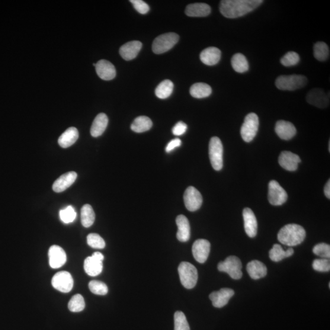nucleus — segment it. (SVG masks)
<instances>
[{
	"mask_svg": "<svg viewBox=\"0 0 330 330\" xmlns=\"http://www.w3.org/2000/svg\"><path fill=\"white\" fill-rule=\"evenodd\" d=\"M263 2L262 0H223L220 11L226 18H238L254 11Z\"/></svg>",
	"mask_w": 330,
	"mask_h": 330,
	"instance_id": "nucleus-1",
	"label": "nucleus"
},
{
	"mask_svg": "<svg viewBox=\"0 0 330 330\" xmlns=\"http://www.w3.org/2000/svg\"><path fill=\"white\" fill-rule=\"evenodd\" d=\"M305 238V230L297 224H289L284 226L278 235L279 242L290 247L301 244Z\"/></svg>",
	"mask_w": 330,
	"mask_h": 330,
	"instance_id": "nucleus-2",
	"label": "nucleus"
},
{
	"mask_svg": "<svg viewBox=\"0 0 330 330\" xmlns=\"http://www.w3.org/2000/svg\"><path fill=\"white\" fill-rule=\"evenodd\" d=\"M307 79L302 75H281L275 82L278 89L283 91H295L307 85Z\"/></svg>",
	"mask_w": 330,
	"mask_h": 330,
	"instance_id": "nucleus-3",
	"label": "nucleus"
},
{
	"mask_svg": "<svg viewBox=\"0 0 330 330\" xmlns=\"http://www.w3.org/2000/svg\"><path fill=\"white\" fill-rule=\"evenodd\" d=\"M181 283L186 289H193L196 286L198 274L196 267L187 262H182L178 267Z\"/></svg>",
	"mask_w": 330,
	"mask_h": 330,
	"instance_id": "nucleus-4",
	"label": "nucleus"
},
{
	"mask_svg": "<svg viewBox=\"0 0 330 330\" xmlns=\"http://www.w3.org/2000/svg\"><path fill=\"white\" fill-rule=\"evenodd\" d=\"M209 158L215 170L220 171L223 166V146L219 138L214 137L210 140Z\"/></svg>",
	"mask_w": 330,
	"mask_h": 330,
	"instance_id": "nucleus-5",
	"label": "nucleus"
},
{
	"mask_svg": "<svg viewBox=\"0 0 330 330\" xmlns=\"http://www.w3.org/2000/svg\"><path fill=\"white\" fill-rule=\"evenodd\" d=\"M242 264L241 261L237 256H230L225 261L218 265L220 271L225 272L234 280H239L242 277Z\"/></svg>",
	"mask_w": 330,
	"mask_h": 330,
	"instance_id": "nucleus-6",
	"label": "nucleus"
},
{
	"mask_svg": "<svg viewBox=\"0 0 330 330\" xmlns=\"http://www.w3.org/2000/svg\"><path fill=\"white\" fill-rule=\"evenodd\" d=\"M179 40V35L174 33L160 35L156 38L153 42L152 50L153 53L162 54L168 52L178 43Z\"/></svg>",
	"mask_w": 330,
	"mask_h": 330,
	"instance_id": "nucleus-7",
	"label": "nucleus"
},
{
	"mask_svg": "<svg viewBox=\"0 0 330 330\" xmlns=\"http://www.w3.org/2000/svg\"><path fill=\"white\" fill-rule=\"evenodd\" d=\"M259 125V118L257 114L251 113L245 117L244 123L242 124L240 130V133L244 142L249 143L255 139L258 133Z\"/></svg>",
	"mask_w": 330,
	"mask_h": 330,
	"instance_id": "nucleus-8",
	"label": "nucleus"
},
{
	"mask_svg": "<svg viewBox=\"0 0 330 330\" xmlns=\"http://www.w3.org/2000/svg\"><path fill=\"white\" fill-rule=\"evenodd\" d=\"M104 256L102 253L95 252L86 258L84 262V269L86 274L91 277H96L103 270Z\"/></svg>",
	"mask_w": 330,
	"mask_h": 330,
	"instance_id": "nucleus-9",
	"label": "nucleus"
},
{
	"mask_svg": "<svg viewBox=\"0 0 330 330\" xmlns=\"http://www.w3.org/2000/svg\"><path fill=\"white\" fill-rule=\"evenodd\" d=\"M287 194L276 181H271L268 184V201L273 206H281L286 203Z\"/></svg>",
	"mask_w": 330,
	"mask_h": 330,
	"instance_id": "nucleus-10",
	"label": "nucleus"
},
{
	"mask_svg": "<svg viewBox=\"0 0 330 330\" xmlns=\"http://www.w3.org/2000/svg\"><path fill=\"white\" fill-rule=\"evenodd\" d=\"M52 284L54 289L63 293H68L73 286V280L69 272H57L52 278Z\"/></svg>",
	"mask_w": 330,
	"mask_h": 330,
	"instance_id": "nucleus-11",
	"label": "nucleus"
},
{
	"mask_svg": "<svg viewBox=\"0 0 330 330\" xmlns=\"http://www.w3.org/2000/svg\"><path fill=\"white\" fill-rule=\"evenodd\" d=\"M184 200L185 206L190 211H195L200 209L203 204V197L196 188L189 187L184 193Z\"/></svg>",
	"mask_w": 330,
	"mask_h": 330,
	"instance_id": "nucleus-12",
	"label": "nucleus"
},
{
	"mask_svg": "<svg viewBox=\"0 0 330 330\" xmlns=\"http://www.w3.org/2000/svg\"><path fill=\"white\" fill-rule=\"evenodd\" d=\"M307 103L319 108H325L329 104V96L322 89H313L306 95Z\"/></svg>",
	"mask_w": 330,
	"mask_h": 330,
	"instance_id": "nucleus-13",
	"label": "nucleus"
},
{
	"mask_svg": "<svg viewBox=\"0 0 330 330\" xmlns=\"http://www.w3.org/2000/svg\"><path fill=\"white\" fill-rule=\"evenodd\" d=\"M210 251V243L205 239L196 240L192 246L193 257L199 263L203 264L207 261Z\"/></svg>",
	"mask_w": 330,
	"mask_h": 330,
	"instance_id": "nucleus-14",
	"label": "nucleus"
},
{
	"mask_svg": "<svg viewBox=\"0 0 330 330\" xmlns=\"http://www.w3.org/2000/svg\"><path fill=\"white\" fill-rule=\"evenodd\" d=\"M235 293V291L229 288H222L219 291L211 293L209 298L214 307L221 308L228 303Z\"/></svg>",
	"mask_w": 330,
	"mask_h": 330,
	"instance_id": "nucleus-15",
	"label": "nucleus"
},
{
	"mask_svg": "<svg viewBox=\"0 0 330 330\" xmlns=\"http://www.w3.org/2000/svg\"><path fill=\"white\" fill-rule=\"evenodd\" d=\"M300 162L299 156L289 151L282 152L278 159L281 167L289 171H296Z\"/></svg>",
	"mask_w": 330,
	"mask_h": 330,
	"instance_id": "nucleus-16",
	"label": "nucleus"
},
{
	"mask_svg": "<svg viewBox=\"0 0 330 330\" xmlns=\"http://www.w3.org/2000/svg\"><path fill=\"white\" fill-rule=\"evenodd\" d=\"M95 67L99 77L105 81L113 80L116 76V69L113 64L107 60L99 61Z\"/></svg>",
	"mask_w": 330,
	"mask_h": 330,
	"instance_id": "nucleus-17",
	"label": "nucleus"
},
{
	"mask_svg": "<svg viewBox=\"0 0 330 330\" xmlns=\"http://www.w3.org/2000/svg\"><path fill=\"white\" fill-rule=\"evenodd\" d=\"M49 264L53 268H59L67 261L66 253L60 246L53 245L49 251Z\"/></svg>",
	"mask_w": 330,
	"mask_h": 330,
	"instance_id": "nucleus-18",
	"label": "nucleus"
},
{
	"mask_svg": "<svg viewBox=\"0 0 330 330\" xmlns=\"http://www.w3.org/2000/svg\"><path fill=\"white\" fill-rule=\"evenodd\" d=\"M243 217L246 235L249 238H255L258 232V222L254 212L249 208H245L243 211Z\"/></svg>",
	"mask_w": 330,
	"mask_h": 330,
	"instance_id": "nucleus-19",
	"label": "nucleus"
},
{
	"mask_svg": "<svg viewBox=\"0 0 330 330\" xmlns=\"http://www.w3.org/2000/svg\"><path fill=\"white\" fill-rule=\"evenodd\" d=\"M77 178V174L74 171L65 173L57 179L53 185V190L56 193H61L67 190L73 183Z\"/></svg>",
	"mask_w": 330,
	"mask_h": 330,
	"instance_id": "nucleus-20",
	"label": "nucleus"
},
{
	"mask_svg": "<svg viewBox=\"0 0 330 330\" xmlns=\"http://www.w3.org/2000/svg\"><path fill=\"white\" fill-rule=\"evenodd\" d=\"M275 132L281 139L289 140L296 135L297 130L290 122L280 120L277 122L275 126Z\"/></svg>",
	"mask_w": 330,
	"mask_h": 330,
	"instance_id": "nucleus-21",
	"label": "nucleus"
},
{
	"mask_svg": "<svg viewBox=\"0 0 330 330\" xmlns=\"http://www.w3.org/2000/svg\"><path fill=\"white\" fill-rule=\"evenodd\" d=\"M142 48V44L140 41L129 42L121 46L120 53L123 59L126 61L132 60L137 56Z\"/></svg>",
	"mask_w": 330,
	"mask_h": 330,
	"instance_id": "nucleus-22",
	"label": "nucleus"
},
{
	"mask_svg": "<svg viewBox=\"0 0 330 330\" xmlns=\"http://www.w3.org/2000/svg\"><path fill=\"white\" fill-rule=\"evenodd\" d=\"M178 226L177 238L181 242H187L190 238V226L187 217L180 215L176 218Z\"/></svg>",
	"mask_w": 330,
	"mask_h": 330,
	"instance_id": "nucleus-23",
	"label": "nucleus"
},
{
	"mask_svg": "<svg viewBox=\"0 0 330 330\" xmlns=\"http://www.w3.org/2000/svg\"><path fill=\"white\" fill-rule=\"evenodd\" d=\"M222 52L217 47H210L204 50L200 54V60L204 65L214 66L219 63Z\"/></svg>",
	"mask_w": 330,
	"mask_h": 330,
	"instance_id": "nucleus-24",
	"label": "nucleus"
},
{
	"mask_svg": "<svg viewBox=\"0 0 330 330\" xmlns=\"http://www.w3.org/2000/svg\"><path fill=\"white\" fill-rule=\"evenodd\" d=\"M210 6L203 3H197L189 5L185 9V14L189 17H206L210 14Z\"/></svg>",
	"mask_w": 330,
	"mask_h": 330,
	"instance_id": "nucleus-25",
	"label": "nucleus"
},
{
	"mask_svg": "<svg viewBox=\"0 0 330 330\" xmlns=\"http://www.w3.org/2000/svg\"><path fill=\"white\" fill-rule=\"evenodd\" d=\"M248 274L253 280H259L267 275V268L262 262L254 260L249 262L246 266Z\"/></svg>",
	"mask_w": 330,
	"mask_h": 330,
	"instance_id": "nucleus-26",
	"label": "nucleus"
},
{
	"mask_svg": "<svg viewBox=\"0 0 330 330\" xmlns=\"http://www.w3.org/2000/svg\"><path fill=\"white\" fill-rule=\"evenodd\" d=\"M108 118L104 113H100L95 117L91 128V134L93 137H99L104 133L107 129Z\"/></svg>",
	"mask_w": 330,
	"mask_h": 330,
	"instance_id": "nucleus-27",
	"label": "nucleus"
},
{
	"mask_svg": "<svg viewBox=\"0 0 330 330\" xmlns=\"http://www.w3.org/2000/svg\"><path fill=\"white\" fill-rule=\"evenodd\" d=\"M79 133L75 127H70L67 129L59 139V145L63 148H67L73 145L78 140Z\"/></svg>",
	"mask_w": 330,
	"mask_h": 330,
	"instance_id": "nucleus-28",
	"label": "nucleus"
},
{
	"mask_svg": "<svg viewBox=\"0 0 330 330\" xmlns=\"http://www.w3.org/2000/svg\"><path fill=\"white\" fill-rule=\"evenodd\" d=\"M294 253L293 248H289L285 251L280 245L275 244L269 252V256L272 261L280 262L285 258L290 257Z\"/></svg>",
	"mask_w": 330,
	"mask_h": 330,
	"instance_id": "nucleus-29",
	"label": "nucleus"
},
{
	"mask_svg": "<svg viewBox=\"0 0 330 330\" xmlns=\"http://www.w3.org/2000/svg\"><path fill=\"white\" fill-rule=\"evenodd\" d=\"M211 88L204 83H197L191 86L190 93L192 97L203 99L209 97L211 94Z\"/></svg>",
	"mask_w": 330,
	"mask_h": 330,
	"instance_id": "nucleus-30",
	"label": "nucleus"
},
{
	"mask_svg": "<svg viewBox=\"0 0 330 330\" xmlns=\"http://www.w3.org/2000/svg\"><path fill=\"white\" fill-rule=\"evenodd\" d=\"M152 125V122L149 118L141 116L134 120L130 127L134 132L143 133L151 129Z\"/></svg>",
	"mask_w": 330,
	"mask_h": 330,
	"instance_id": "nucleus-31",
	"label": "nucleus"
},
{
	"mask_svg": "<svg viewBox=\"0 0 330 330\" xmlns=\"http://www.w3.org/2000/svg\"><path fill=\"white\" fill-rule=\"evenodd\" d=\"M231 65L234 70L238 73H244L249 69V64L242 53H236L232 57Z\"/></svg>",
	"mask_w": 330,
	"mask_h": 330,
	"instance_id": "nucleus-32",
	"label": "nucleus"
},
{
	"mask_svg": "<svg viewBox=\"0 0 330 330\" xmlns=\"http://www.w3.org/2000/svg\"><path fill=\"white\" fill-rule=\"evenodd\" d=\"M173 89H174V84L171 80H165L160 83L156 89V95L159 99L168 98L171 95Z\"/></svg>",
	"mask_w": 330,
	"mask_h": 330,
	"instance_id": "nucleus-33",
	"label": "nucleus"
},
{
	"mask_svg": "<svg viewBox=\"0 0 330 330\" xmlns=\"http://www.w3.org/2000/svg\"><path fill=\"white\" fill-rule=\"evenodd\" d=\"M95 213L92 207L89 204H85L81 210V222L85 227H89L93 225L95 221Z\"/></svg>",
	"mask_w": 330,
	"mask_h": 330,
	"instance_id": "nucleus-34",
	"label": "nucleus"
},
{
	"mask_svg": "<svg viewBox=\"0 0 330 330\" xmlns=\"http://www.w3.org/2000/svg\"><path fill=\"white\" fill-rule=\"evenodd\" d=\"M314 55L320 62H325L329 56V47L323 42H317L314 46Z\"/></svg>",
	"mask_w": 330,
	"mask_h": 330,
	"instance_id": "nucleus-35",
	"label": "nucleus"
},
{
	"mask_svg": "<svg viewBox=\"0 0 330 330\" xmlns=\"http://www.w3.org/2000/svg\"><path fill=\"white\" fill-rule=\"evenodd\" d=\"M69 309L73 313L81 312L85 307L84 298L82 295L76 294L73 296L68 304Z\"/></svg>",
	"mask_w": 330,
	"mask_h": 330,
	"instance_id": "nucleus-36",
	"label": "nucleus"
},
{
	"mask_svg": "<svg viewBox=\"0 0 330 330\" xmlns=\"http://www.w3.org/2000/svg\"><path fill=\"white\" fill-rule=\"evenodd\" d=\"M174 319V330H190L187 318L182 312H176Z\"/></svg>",
	"mask_w": 330,
	"mask_h": 330,
	"instance_id": "nucleus-37",
	"label": "nucleus"
},
{
	"mask_svg": "<svg viewBox=\"0 0 330 330\" xmlns=\"http://www.w3.org/2000/svg\"><path fill=\"white\" fill-rule=\"evenodd\" d=\"M89 290L91 293L99 296H105L108 293V287L103 282L93 280L89 282Z\"/></svg>",
	"mask_w": 330,
	"mask_h": 330,
	"instance_id": "nucleus-38",
	"label": "nucleus"
},
{
	"mask_svg": "<svg viewBox=\"0 0 330 330\" xmlns=\"http://www.w3.org/2000/svg\"><path fill=\"white\" fill-rule=\"evenodd\" d=\"M60 216L61 220L64 223L68 224L73 222L76 217L75 209L72 206H69L63 210H60Z\"/></svg>",
	"mask_w": 330,
	"mask_h": 330,
	"instance_id": "nucleus-39",
	"label": "nucleus"
},
{
	"mask_svg": "<svg viewBox=\"0 0 330 330\" xmlns=\"http://www.w3.org/2000/svg\"><path fill=\"white\" fill-rule=\"evenodd\" d=\"M87 243L89 246L95 249H103L105 246L104 240L98 234H89L87 237Z\"/></svg>",
	"mask_w": 330,
	"mask_h": 330,
	"instance_id": "nucleus-40",
	"label": "nucleus"
},
{
	"mask_svg": "<svg viewBox=\"0 0 330 330\" xmlns=\"http://www.w3.org/2000/svg\"><path fill=\"white\" fill-rule=\"evenodd\" d=\"M299 62V54L295 52H287L281 59L282 65L286 67L296 66Z\"/></svg>",
	"mask_w": 330,
	"mask_h": 330,
	"instance_id": "nucleus-41",
	"label": "nucleus"
},
{
	"mask_svg": "<svg viewBox=\"0 0 330 330\" xmlns=\"http://www.w3.org/2000/svg\"><path fill=\"white\" fill-rule=\"evenodd\" d=\"M313 251L320 257L324 259H329L330 258V246L326 243H319L313 248Z\"/></svg>",
	"mask_w": 330,
	"mask_h": 330,
	"instance_id": "nucleus-42",
	"label": "nucleus"
},
{
	"mask_svg": "<svg viewBox=\"0 0 330 330\" xmlns=\"http://www.w3.org/2000/svg\"><path fill=\"white\" fill-rule=\"evenodd\" d=\"M313 267L315 270L320 272H327L330 270L329 259H316L313 263Z\"/></svg>",
	"mask_w": 330,
	"mask_h": 330,
	"instance_id": "nucleus-43",
	"label": "nucleus"
},
{
	"mask_svg": "<svg viewBox=\"0 0 330 330\" xmlns=\"http://www.w3.org/2000/svg\"><path fill=\"white\" fill-rule=\"evenodd\" d=\"M134 9L142 14H146L149 11V6L142 0H131L130 1Z\"/></svg>",
	"mask_w": 330,
	"mask_h": 330,
	"instance_id": "nucleus-44",
	"label": "nucleus"
},
{
	"mask_svg": "<svg viewBox=\"0 0 330 330\" xmlns=\"http://www.w3.org/2000/svg\"><path fill=\"white\" fill-rule=\"evenodd\" d=\"M187 130V124L183 123V122L180 121L172 128V132L176 136H181L184 134Z\"/></svg>",
	"mask_w": 330,
	"mask_h": 330,
	"instance_id": "nucleus-45",
	"label": "nucleus"
},
{
	"mask_svg": "<svg viewBox=\"0 0 330 330\" xmlns=\"http://www.w3.org/2000/svg\"><path fill=\"white\" fill-rule=\"evenodd\" d=\"M181 140L179 139H176L171 140V142L168 144L167 146L166 147V152L167 153L171 152L174 149L181 146Z\"/></svg>",
	"mask_w": 330,
	"mask_h": 330,
	"instance_id": "nucleus-46",
	"label": "nucleus"
},
{
	"mask_svg": "<svg viewBox=\"0 0 330 330\" xmlns=\"http://www.w3.org/2000/svg\"><path fill=\"white\" fill-rule=\"evenodd\" d=\"M324 193L326 198H330V181L328 180L324 188Z\"/></svg>",
	"mask_w": 330,
	"mask_h": 330,
	"instance_id": "nucleus-47",
	"label": "nucleus"
}]
</instances>
